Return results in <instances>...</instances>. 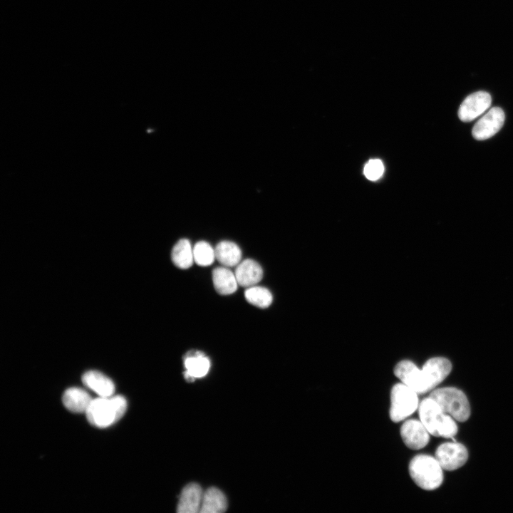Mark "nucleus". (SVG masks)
I'll use <instances>...</instances> for the list:
<instances>
[{
	"mask_svg": "<svg viewBox=\"0 0 513 513\" xmlns=\"http://www.w3.org/2000/svg\"><path fill=\"white\" fill-rule=\"evenodd\" d=\"M409 473L414 482L425 490L438 488L443 481L442 468L435 457L420 454L409 464Z\"/></svg>",
	"mask_w": 513,
	"mask_h": 513,
	"instance_id": "7ed1b4c3",
	"label": "nucleus"
},
{
	"mask_svg": "<svg viewBox=\"0 0 513 513\" xmlns=\"http://www.w3.org/2000/svg\"><path fill=\"white\" fill-rule=\"evenodd\" d=\"M395 376L418 394L429 392L422 370L408 360L400 361L394 368Z\"/></svg>",
	"mask_w": 513,
	"mask_h": 513,
	"instance_id": "0eeeda50",
	"label": "nucleus"
},
{
	"mask_svg": "<svg viewBox=\"0 0 513 513\" xmlns=\"http://www.w3.org/2000/svg\"><path fill=\"white\" fill-rule=\"evenodd\" d=\"M227 508V498L218 488L209 487L203 493L200 513H222Z\"/></svg>",
	"mask_w": 513,
	"mask_h": 513,
	"instance_id": "f3484780",
	"label": "nucleus"
},
{
	"mask_svg": "<svg viewBox=\"0 0 513 513\" xmlns=\"http://www.w3.org/2000/svg\"><path fill=\"white\" fill-rule=\"evenodd\" d=\"M383 170L382 162L378 159H373L365 165L364 175L368 180H375L382 175Z\"/></svg>",
	"mask_w": 513,
	"mask_h": 513,
	"instance_id": "5701e85b",
	"label": "nucleus"
},
{
	"mask_svg": "<svg viewBox=\"0 0 513 513\" xmlns=\"http://www.w3.org/2000/svg\"><path fill=\"white\" fill-rule=\"evenodd\" d=\"M435 457L442 469L452 471L465 465L468 459V452L462 444L448 442L437 447Z\"/></svg>",
	"mask_w": 513,
	"mask_h": 513,
	"instance_id": "423d86ee",
	"label": "nucleus"
},
{
	"mask_svg": "<svg viewBox=\"0 0 513 513\" xmlns=\"http://www.w3.org/2000/svg\"><path fill=\"white\" fill-rule=\"evenodd\" d=\"M429 397L455 420L465 422L470 418V403L462 390L453 387L437 388Z\"/></svg>",
	"mask_w": 513,
	"mask_h": 513,
	"instance_id": "20e7f679",
	"label": "nucleus"
},
{
	"mask_svg": "<svg viewBox=\"0 0 513 513\" xmlns=\"http://www.w3.org/2000/svg\"><path fill=\"white\" fill-rule=\"evenodd\" d=\"M93 400L85 390L79 388L67 389L62 398L64 406L76 413H86Z\"/></svg>",
	"mask_w": 513,
	"mask_h": 513,
	"instance_id": "2eb2a0df",
	"label": "nucleus"
},
{
	"mask_svg": "<svg viewBox=\"0 0 513 513\" xmlns=\"http://www.w3.org/2000/svg\"><path fill=\"white\" fill-rule=\"evenodd\" d=\"M418 393L403 383L394 385L390 391V418L394 423L400 422L412 415L418 408Z\"/></svg>",
	"mask_w": 513,
	"mask_h": 513,
	"instance_id": "39448f33",
	"label": "nucleus"
},
{
	"mask_svg": "<svg viewBox=\"0 0 513 513\" xmlns=\"http://www.w3.org/2000/svg\"><path fill=\"white\" fill-rule=\"evenodd\" d=\"M172 260L177 267L187 269L192 265L194 261L193 249L189 240L182 239L174 246L172 254Z\"/></svg>",
	"mask_w": 513,
	"mask_h": 513,
	"instance_id": "aec40b11",
	"label": "nucleus"
},
{
	"mask_svg": "<svg viewBox=\"0 0 513 513\" xmlns=\"http://www.w3.org/2000/svg\"><path fill=\"white\" fill-rule=\"evenodd\" d=\"M421 370L430 391L447 378L452 364L447 358L435 357L427 361Z\"/></svg>",
	"mask_w": 513,
	"mask_h": 513,
	"instance_id": "9b49d317",
	"label": "nucleus"
},
{
	"mask_svg": "<svg viewBox=\"0 0 513 513\" xmlns=\"http://www.w3.org/2000/svg\"><path fill=\"white\" fill-rule=\"evenodd\" d=\"M212 280L215 290L221 295L231 294L237 289L238 282L235 274L226 267L214 269Z\"/></svg>",
	"mask_w": 513,
	"mask_h": 513,
	"instance_id": "a211bd4d",
	"label": "nucleus"
},
{
	"mask_svg": "<svg viewBox=\"0 0 513 513\" xmlns=\"http://www.w3.org/2000/svg\"><path fill=\"white\" fill-rule=\"evenodd\" d=\"M245 299L251 304L259 308H266L272 302V295L266 288L252 286L244 292Z\"/></svg>",
	"mask_w": 513,
	"mask_h": 513,
	"instance_id": "412c9836",
	"label": "nucleus"
},
{
	"mask_svg": "<svg viewBox=\"0 0 513 513\" xmlns=\"http://www.w3.org/2000/svg\"><path fill=\"white\" fill-rule=\"evenodd\" d=\"M234 274L238 284L244 287H250L261 281L263 270L256 261L248 259L238 264Z\"/></svg>",
	"mask_w": 513,
	"mask_h": 513,
	"instance_id": "ddd939ff",
	"label": "nucleus"
},
{
	"mask_svg": "<svg viewBox=\"0 0 513 513\" xmlns=\"http://www.w3.org/2000/svg\"><path fill=\"white\" fill-rule=\"evenodd\" d=\"M420 420L430 435L446 438L453 437L457 432L455 420L445 413L431 398L422 400L418 407Z\"/></svg>",
	"mask_w": 513,
	"mask_h": 513,
	"instance_id": "f257e3e1",
	"label": "nucleus"
},
{
	"mask_svg": "<svg viewBox=\"0 0 513 513\" xmlns=\"http://www.w3.org/2000/svg\"><path fill=\"white\" fill-rule=\"evenodd\" d=\"M203 491L200 484L190 483L182 489L177 511L178 513H197L200 512Z\"/></svg>",
	"mask_w": 513,
	"mask_h": 513,
	"instance_id": "f8f14e48",
	"label": "nucleus"
},
{
	"mask_svg": "<svg viewBox=\"0 0 513 513\" xmlns=\"http://www.w3.org/2000/svg\"><path fill=\"white\" fill-rule=\"evenodd\" d=\"M491 102L490 95L485 91L472 93L461 103L458 117L463 122L472 121L484 113L490 107Z\"/></svg>",
	"mask_w": 513,
	"mask_h": 513,
	"instance_id": "1a4fd4ad",
	"label": "nucleus"
},
{
	"mask_svg": "<svg viewBox=\"0 0 513 513\" xmlns=\"http://www.w3.org/2000/svg\"><path fill=\"white\" fill-rule=\"evenodd\" d=\"M194 261L200 266H209L212 264L215 258L214 249L211 245L204 242H197L193 248Z\"/></svg>",
	"mask_w": 513,
	"mask_h": 513,
	"instance_id": "4be33fe9",
	"label": "nucleus"
},
{
	"mask_svg": "<svg viewBox=\"0 0 513 513\" xmlns=\"http://www.w3.org/2000/svg\"><path fill=\"white\" fill-rule=\"evenodd\" d=\"M215 258L225 266H234L239 264L242 252L239 247L234 242L222 241L217 244L214 249Z\"/></svg>",
	"mask_w": 513,
	"mask_h": 513,
	"instance_id": "6ab92c4d",
	"label": "nucleus"
},
{
	"mask_svg": "<svg viewBox=\"0 0 513 513\" xmlns=\"http://www.w3.org/2000/svg\"><path fill=\"white\" fill-rule=\"evenodd\" d=\"M185 377L187 380L192 381L195 378L203 377L207 373L210 362L202 352L192 351V354L189 353L185 358Z\"/></svg>",
	"mask_w": 513,
	"mask_h": 513,
	"instance_id": "dca6fc26",
	"label": "nucleus"
},
{
	"mask_svg": "<svg viewBox=\"0 0 513 513\" xmlns=\"http://www.w3.org/2000/svg\"><path fill=\"white\" fill-rule=\"evenodd\" d=\"M83 383L100 397L112 396L115 392L113 382L106 375L97 370H89L82 376Z\"/></svg>",
	"mask_w": 513,
	"mask_h": 513,
	"instance_id": "4468645a",
	"label": "nucleus"
},
{
	"mask_svg": "<svg viewBox=\"0 0 513 513\" xmlns=\"http://www.w3.org/2000/svg\"><path fill=\"white\" fill-rule=\"evenodd\" d=\"M126 409V399L121 395L99 396L93 400L86 414L92 425L103 428L110 426L120 420Z\"/></svg>",
	"mask_w": 513,
	"mask_h": 513,
	"instance_id": "f03ea898",
	"label": "nucleus"
},
{
	"mask_svg": "<svg viewBox=\"0 0 513 513\" xmlns=\"http://www.w3.org/2000/svg\"><path fill=\"white\" fill-rule=\"evenodd\" d=\"M504 118V113L502 108H492L475 124L472 131V136L478 140H484L492 137L502 128Z\"/></svg>",
	"mask_w": 513,
	"mask_h": 513,
	"instance_id": "6e6552de",
	"label": "nucleus"
},
{
	"mask_svg": "<svg viewBox=\"0 0 513 513\" xmlns=\"http://www.w3.org/2000/svg\"><path fill=\"white\" fill-rule=\"evenodd\" d=\"M400 432L405 445L412 450L423 448L430 440V433L420 420H405L401 425Z\"/></svg>",
	"mask_w": 513,
	"mask_h": 513,
	"instance_id": "9d476101",
	"label": "nucleus"
}]
</instances>
